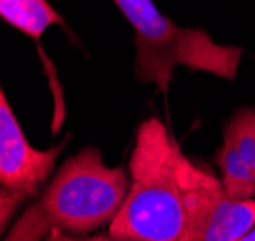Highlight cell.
I'll return each instance as SVG.
<instances>
[{"mask_svg": "<svg viewBox=\"0 0 255 241\" xmlns=\"http://www.w3.org/2000/svg\"><path fill=\"white\" fill-rule=\"evenodd\" d=\"M42 241H117L110 234L108 236H90V238H79V236H69L64 232H50Z\"/></svg>", "mask_w": 255, "mask_h": 241, "instance_id": "cell-9", "label": "cell"}, {"mask_svg": "<svg viewBox=\"0 0 255 241\" xmlns=\"http://www.w3.org/2000/svg\"><path fill=\"white\" fill-rule=\"evenodd\" d=\"M179 146L152 117L136 130L128 163V190L108 234L117 241H179L186 222L177 178Z\"/></svg>", "mask_w": 255, "mask_h": 241, "instance_id": "cell-2", "label": "cell"}, {"mask_svg": "<svg viewBox=\"0 0 255 241\" xmlns=\"http://www.w3.org/2000/svg\"><path fill=\"white\" fill-rule=\"evenodd\" d=\"M0 17L33 40L48 27L62 23V15L46 0H0Z\"/></svg>", "mask_w": 255, "mask_h": 241, "instance_id": "cell-6", "label": "cell"}, {"mask_svg": "<svg viewBox=\"0 0 255 241\" xmlns=\"http://www.w3.org/2000/svg\"><path fill=\"white\" fill-rule=\"evenodd\" d=\"M127 190V170L108 166L96 148H85L62 165L4 241H42L50 232L87 236L112 224Z\"/></svg>", "mask_w": 255, "mask_h": 241, "instance_id": "cell-1", "label": "cell"}, {"mask_svg": "<svg viewBox=\"0 0 255 241\" xmlns=\"http://www.w3.org/2000/svg\"><path fill=\"white\" fill-rule=\"evenodd\" d=\"M23 201H27L23 195L13 193V191L6 190L4 186H0V238L8 226V222L12 220L13 213L23 205Z\"/></svg>", "mask_w": 255, "mask_h": 241, "instance_id": "cell-8", "label": "cell"}, {"mask_svg": "<svg viewBox=\"0 0 255 241\" xmlns=\"http://www.w3.org/2000/svg\"><path fill=\"white\" fill-rule=\"evenodd\" d=\"M223 144L234 150L255 180V109L238 111L230 119Z\"/></svg>", "mask_w": 255, "mask_h": 241, "instance_id": "cell-7", "label": "cell"}, {"mask_svg": "<svg viewBox=\"0 0 255 241\" xmlns=\"http://www.w3.org/2000/svg\"><path fill=\"white\" fill-rule=\"evenodd\" d=\"M179 178L186 222L179 241H236L255 224L254 199H232L223 180L179 152Z\"/></svg>", "mask_w": 255, "mask_h": 241, "instance_id": "cell-4", "label": "cell"}, {"mask_svg": "<svg viewBox=\"0 0 255 241\" xmlns=\"http://www.w3.org/2000/svg\"><path fill=\"white\" fill-rule=\"evenodd\" d=\"M236 241H255V224L250 230H248L246 234H242V236H240V238H238Z\"/></svg>", "mask_w": 255, "mask_h": 241, "instance_id": "cell-10", "label": "cell"}, {"mask_svg": "<svg viewBox=\"0 0 255 241\" xmlns=\"http://www.w3.org/2000/svg\"><path fill=\"white\" fill-rule=\"evenodd\" d=\"M67 140L46 152L35 150L21 130L12 105L0 86V186L23 195H37L40 186L50 176L58 155L64 152Z\"/></svg>", "mask_w": 255, "mask_h": 241, "instance_id": "cell-5", "label": "cell"}, {"mask_svg": "<svg viewBox=\"0 0 255 241\" xmlns=\"http://www.w3.org/2000/svg\"><path fill=\"white\" fill-rule=\"evenodd\" d=\"M134 29V73L140 82H152L169 92L175 67H188L232 80L244 52L219 44L202 29L179 27L157 10L153 0H114Z\"/></svg>", "mask_w": 255, "mask_h": 241, "instance_id": "cell-3", "label": "cell"}]
</instances>
